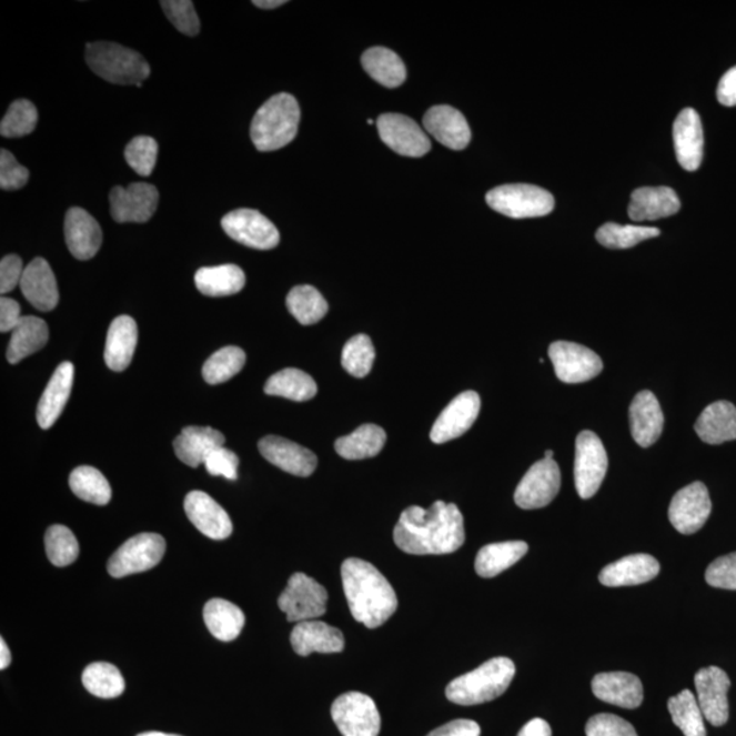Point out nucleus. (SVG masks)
I'll return each mask as SVG.
<instances>
[{
  "label": "nucleus",
  "mask_w": 736,
  "mask_h": 736,
  "mask_svg": "<svg viewBox=\"0 0 736 736\" xmlns=\"http://www.w3.org/2000/svg\"><path fill=\"white\" fill-rule=\"evenodd\" d=\"M394 543L411 555H444L465 542L464 517L457 505L436 501L429 508L406 507L393 532Z\"/></svg>",
  "instance_id": "obj_1"
},
{
  "label": "nucleus",
  "mask_w": 736,
  "mask_h": 736,
  "mask_svg": "<svg viewBox=\"0 0 736 736\" xmlns=\"http://www.w3.org/2000/svg\"><path fill=\"white\" fill-rule=\"evenodd\" d=\"M341 578L353 618L369 629L384 625L396 613V592L384 574L369 562L357 558L344 561Z\"/></svg>",
  "instance_id": "obj_2"
},
{
  "label": "nucleus",
  "mask_w": 736,
  "mask_h": 736,
  "mask_svg": "<svg viewBox=\"0 0 736 736\" xmlns=\"http://www.w3.org/2000/svg\"><path fill=\"white\" fill-rule=\"evenodd\" d=\"M301 108L293 95L279 93L269 99L251 122L250 135L260 152H273L289 145L298 134Z\"/></svg>",
  "instance_id": "obj_3"
},
{
  "label": "nucleus",
  "mask_w": 736,
  "mask_h": 736,
  "mask_svg": "<svg viewBox=\"0 0 736 736\" xmlns=\"http://www.w3.org/2000/svg\"><path fill=\"white\" fill-rule=\"evenodd\" d=\"M516 675L507 657H494L468 674L458 676L446 687L448 702L471 706L493 702L504 694Z\"/></svg>",
  "instance_id": "obj_4"
},
{
  "label": "nucleus",
  "mask_w": 736,
  "mask_h": 736,
  "mask_svg": "<svg viewBox=\"0 0 736 736\" xmlns=\"http://www.w3.org/2000/svg\"><path fill=\"white\" fill-rule=\"evenodd\" d=\"M85 59L95 75L117 85H142L151 75V65L141 53L121 44L88 43Z\"/></svg>",
  "instance_id": "obj_5"
},
{
  "label": "nucleus",
  "mask_w": 736,
  "mask_h": 736,
  "mask_svg": "<svg viewBox=\"0 0 736 736\" xmlns=\"http://www.w3.org/2000/svg\"><path fill=\"white\" fill-rule=\"evenodd\" d=\"M486 201L495 212L512 219L543 218L553 212L555 200L534 184H505L488 191Z\"/></svg>",
  "instance_id": "obj_6"
},
{
  "label": "nucleus",
  "mask_w": 736,
  "mask_h": 736,
  "mask_svg": "<svg viewBox=\"0 0 736 736\" xmlns=\"http://www.w3.org/2000/svg\"><path fill=\"white\" fill-rule=\"evenodd\" d=\"M279 607L289 622L321 618L326 614L327 592L319 582L304 573H295L279 597Z\"/></svg>",
  "instance_id": "obj_7"
},
{
  "label": "nucleus",
  "mask_w": 736,
  "mask_h": 736,
  "mask_svg": "<svg viewBox=\"0 0 736 736\" xmlns=\"http://www.w3.org/2000/svg\"><path fill=\"white\" fill-rule=\"evenodd\" d=\"M164 537L159 534H140L129 538L108 561V573L122 578L130 574L151 571L165 554Z\"/></svg>",
  "instance_id": "obj_8"
},
{
  "label": "nucleus",
  "mask_w": 736,
  "mask_h": 736,
  "mask_svg": "<svg viewBox=\"0 0 736 736\" xmlns=\"http://www.w3.org/2000/svg\"><path fill=\"white\" fill-rule=\"evenodd\" d=\"M608 468V457L603 442L595 433L585 430L576 440L574 482L579 498L589 500L601 488Z\"/></svg>",
  "instance_id": "obj_9"
},
{
  "label": "nucleus",
  "mask_w": 736,
  "mask_h": 736,
  "mask_svg": "<svg viewBox=\"0 0 736 736\" xmlns=\"http://www.w3.org/2000/svg\"><path fill=\"white\" fill-rule=\"evenodd\" d=\"M332 717L343 736H379L381 715L374 699L366 694H341L332 705Z\"/></svg>",
  "instance_id": "obj_10"
},
{
  "label": "nucleus",
  "mask_w": 736,
  "mask_h": 736,
  "mask_svg": "<svg viewBox=\"0 0 736 736\" xmlns=\"http://www.w3.org/2000/svg\"><path fill=\"white\" fill-rule=\"evenodd\" d=\"M548 356L556 376L565 384H583L594 380L603 370L602 359L596 352L568 341H556L550 345Z\"/></svg>",
  "instance_id": "obj_11"
},
{
  "label": "nucleus",
  "mask_w": 736,
  "mask_h": 736,
  "mask_svg": "<svg viewBox=\"0 0 736 736\" xmlns=\"http://www.w3.org/2000/svg\"><path fill=\"white\" fill-rule=\"evenodd\" d=\"M233 241L255 250H272L280 243V232L271 220L253 209H238L221 220Z\"/></svg>",
  "instance_id": "obj_12"
},
{
  "label": "nucleus",
  "mask_w": 736,
  "mask_h": 736,
  "mask_svg": "<svg viewBox=\"0 0 736 736\" xmlns=\"http://www.w3.org/2000/svg\"><path fill=\"white\" fill-rule=\"evenodd\" d=\"M561 488V471L554 460L543 458L532 465L520 482L514 502L524 511L552 504Z\"/></svg>",
  "instance_id": "obj_13"
},
{
  "label": "nucleus",
  "mask_w": 736,
  "mask_h": 736,
  "mask_svg": "<svg viewBox=\"0 0 736 736\" xmlns=\"http://www.w3.org/2000/svg\"><path fill=\"white\" fill-rule=\"evenodd\" d=\"M710 512L708 488L702 482H694L674 495L668 508V518L679 534L693 535L703 528Z\"/></svg>",
  "instance_id": "obj_14"
},
{
  "label": "nucleus",
  "mask_w": 736,
  "mask_h": 736,
  "mask_svg": "<svg viewBox=\"0 0 736 736\" xmlns=\"http://www.w3.org/2000/svg\"><path fill=\"white\" fill-rule=\"evenodd\" d=\"M159 199L153 184L131 183L125 189L117 185L110 194L112 219L119 224L147 223L158 209Z\"/></svg>",
  "instance_id": "obj_15"
},
{
  "label": "nucleus",
  "mask_w": 736,
  "mask_h": 736,
  "mask_svg": "<svg viewBox=\"0 0 736 736\" xmlns=\"http://www.w3.org/2000/svg\"><path fill=\"white\" fill-rule=\"evenodd\" d=\"M381 140L405 158H422L431 151V142L414 119L401 113H384L376 122Z\"/></svg>",
  "instance_id": "obj_16"
},
{
  "label": "nucleus",
  "mask_w": 736,
  "mask_h": 736,
  "mask_svg": "<svg viewBox=\"0 0 736 736\" xmlns=\"http://www.w3.org/2000/svg\"><path fill=\"white\" fill-rule=\"evenodd\" d=\"M697 690V702L702 708L705 720L712 726L722 727L728 722V690L732 687L726 672L719 667H706L699 669L694 678Z\"/></svg>",
  "instance_id": "obj_17"
},
{
  "label": "nucleus",
  "mask_w": 736,
  "mask_h": 736,
  "mask_svg": "<svg viewBox=\"0 0 736 736\" xmlns=\"http://www.w3.org/2000/svg\"><path fill=\"white\" fill-rule=\"evenodd\" d=\"M481 397L476 392L468 391L458 394L436 419L431 429V441L441 445L464 435L474 426L478 412H481Z\"/></svg>",
  "instance_id": "obj_18"
},
{
  "label": "nucleus",
  "mask_w": 736,
  "mask_h": 736,
  "mask_svg": "<svg viewBox=\"0 0 736 736\" xmlns=\"http://www.w3.org/2000/svg\"><path fill=\"white\" fill-rule=\"evenodd\" d=\"M259 448L263 458L291 475L311 476L319 465V458L313 452L281 436H265L260 441Z\"/></svg>",
  "instance_id": "obj_19"
},
{
  "label": "nucleus",
  "mask_w": 736,
  "mask_h": 736,
  "mask_svg": "<svg viewBox=\"0 0 736 736\" xmlns=\"http://www.w3.org/2000/svg\"><path fill=\"white\" fill-rule=\"evenodd\" d=\"M184 512L202 535L213 541H224L233 531L229 513L211 495L191 491L184 500Z\"/></svg>",
  "instance_id": "obj_20"
},
{
  "label": "nucleus",
  "mask_w": 736,
  "mask_h": 736,
  "mask_svg": "<svg viewBox=\"0 0 736 736\" xmlns=\"http://www.w3.org/2000/svg\"><path fill=\"white\" fill-rule=\"evenodd\" d=\"M64 239L74 259L88 261L99 253L103 232L93 215L82 208H71L64 218Z\"/></svg>",
  "instance_id": "obj_21"
},
{
  "label": "nucleus",
  "mask_w": 736,
  "mask_h": 736,
  "mask_svg": "<svg viewBox=\"0 0 736 736\" xmlns=\"http://www.w3.org/2000/svg\"><path fill=\"white\" fill-rule=\"evenodd\" d=\"M424 128L442 145L463 151L471 142V129L465 117L451 105L430 108L423 118Z\"/></svg>",
  "instance_id": "obj_22"
},
{
  "label": "nucleus",
  "mask_w": 736,
  "mask_h": 736,
  "mask_svg": "<svg viewBox=\"0 0 736 736\" xmlns=\"http://www.w3.org/2000/svg\"><path fill=\"white\" fill-rule=\"evenodd\" d=\"M674 145L682 169L697 171L704 158V131L702 119L693 108H686L676 118Z\"/></svg>",
  "instance_id": "obj_23"
},
{
  "label": "nucleus",
  "mask_w": 736,
  "mask_h": 736,
  "mask_svg": "<svg viewBox=\"0 0 736 736\" xmlns=\"http://www.w3.org/2000/svg\"><path fill=\"white\" fill-rule=\"evenodd\" d=\"M293 651L306 657L319 654H340L345 648L343 632L321 621H304L293 627L291 633Z\"/></svg>",
  "instance_id": "obj_24"
},
{
  "label": "nucleus",
  "mask_w": 736,
  "mask_h": 736,
  "mask_svg": "<svg viewBox=\"0 0 736 736\" xmlns=\"http://www.w3.org/2000/svg\"><path fill=\"white\" fill-rule=\"evenodd\" d=\"M592 692L601 702L636 709L644 702V687L638 676L629 673H602L592 679Z\"/></svg>",
  "instance_id": "obj_25"
},
{
  "label": "nucleus",
  "mask_w": 736,
  "mask_h": 736,
  "mask_svg": "<svg viewBox=\"0 0 736 736\" xmlns=\"http://www.w3.org/2000/svg\"><path fill=\"white\" fill-rule=\"evenodd\" d=\"M20 289L27 301L40 311H52L59 303L56 274L44 259H34L26 268Z\"/></svg>",
  "instance_id": "obj_26"
},
{
  "label": "nucleus",
  "mask_w": 736,
  "mask_h": 736,
  "mask_svg": "<svg viewBox=\"0 0 736 736\" xmlns=\"http://www.w3.org/2000/svg\"><path fill=\"white\" fill-rule=\"evenodd\" d=\"M664 415L659 400L649 391L634 397L631 405V429L634 441L642 447H649L661 438Z\"/></svg>",
  "instance_id": "obj_27"
},
{
  "label": "nucleus",
  "mask_w": 736,
  "mask_h": 736,
  "mask_svg": "<svg viewBox=\"0 0 736 736\" xmlns=\"http://www.w3.org/2000/svg\"><path fill=\"white\" fill-rule=\"evenodd\" d=\"M661 572V564L648 554L627 555L603 568L598 579L606 586H632L652 582Z\"/></svg>",
  "instance_id": "obj_28"
},
{
  "label": "nucleus",
  "mask_w": 736,
  "mask_h": 736,
  "mask_svg": "<svg viewBox=\"0 0 736 736\" xmlns=\"http://www.w3.org/2000/svg\"><path fill=\"white\" fill-rule=\"evenodd\" d=\"M74 382V366L70 362L59 364L38 405V423L43 430L56 424L68 404Z\"/></svg>",
  "instance_id": "obj_29"
},
{
  "label": "nucleus",
  "mask_w": 736,
  "mask_h": 736,
  "mask_svg": "<svg viewBox=\"0 0 736 736\" xmlns=\"http://www.w3.org/2000/svg\"><path fill=\"white\" fill-rule=\"evenodd\" d=\"M139 343V327L129 315H121L113 320L108 329L104 359L107 366L112 371H124L133 361Z\"/></svg>",
  "instance_id": "obj_30"
},
{
  "label": "nucleus",
  "mask_w": 736,
  "mask_h": 736,
  "mask_svg": "<svg viewBox=\"0 0 736 736\" xmlns=\"http://www.w3.org/2000/svg\"><path fill=\"white\" fill-rule=\"evenodd\" d=\"M225 436L212 427H185L173 441L177 457L191 468L205 464L209 454L223 447Z\"/></svg>",
  "instance_id": "obj_31"
},
{
  "label": "nucleus",
  "mask_w": 736,
  "mask_h": 736,
  "mask_svg": "<svg viewBox=\"0 0 736 736\" xmlns=\"http://www.w3.org/2000/svg\"><path fill=\"white\" fill-rule=\"evenodd\" d=\"M680 201L669 188H643L634 190L629 205L633 221H651L678 213Z\"/></svg>",
  "instance_id": "obj_32"
},
{
  "label": "nucleus",
  "mask_w": 736,
  "mask_h": 736,
  "mask_svg": "<svg viewBox=\"0 0 736 736\" xmlns=\"http://www.w3.org/2000/svg\"><path fill=\"white\" fill-rule=\"evenodd\" d=\"M696 433L705 444L720 445L736 440V409L728 401L706 406L696 422Z\"/></svg>",
  "instance_id": "obj_33"
},
{
  "label": "nucleus",
  "mask_w": 736,
  "mask_h": 736,
  "mask_svg": "<svg viewBox=\"0 0 736 736\" xmlns=\"http://www.w3.org/2000/svg\"><path fill=\"white\" fill-rule=\"evenodd\" d=\"M203 619L212 636L223 643L236 639L245 624L242 609L224 598L209 601L203 608Z\"/></svg>",
  "instance_id": "obj_34"
},
{
  "label": "nucleus",
  "mask_w": 736,
  "mask_h": 736,
  "mask_svg": "<svg viewBox=\"0 0 736 736\" xmlns=\"http://www.w3.org/2000/svg\"><path fill=\"white\" fill-rule=\"evenodd\" d=\"M48 339H50V331H48L44 320L33 315L22 316L21 322L11 332L8 361L11 364L20 363L34 352L44 349Z\"/></svg>",
  "instance_id": "obj_35"
},
{
  "label": "nucleus",
  "mask_w": 736,
  "mask_h": 736,
  "mask_svg": "<svg viewBox=\"0 0 736 736\" xmlns=\"http://www.w3.org/2000/svg\"><path fill=\"white\" fill-rule=\"evenodd\" d=\"M528 553L525 542H502L487 544L476 555L475 571L483 578H493L507 571Z\"/></svg>",
  "instance_id": "obj_36"
},
{
  "label": "nucleus",
  "mask_w": 736,
  "mask_h": 736,
  "mask_svg": "<svg viewBox=\"0 0 736 736\" xmlns=\"http://www.w3.org/2000/svg\"><path fill=\"white\" fill-rule=\"evenodd\" d=\"M195 286L202 295L211 298L231 296L245 285V274L236 265L201 268L195 273Z\"/></svg>",
  "instance_id": "obj_37"
},
{
  "label": "nucleus",
  "mask_w": 736,
  "mask_h": 736,
  "mask_svg": "<svg viewBox=\"0 0 736 736\" xmlns=\"http://www.w3.org/2000/svg\"><path fill=\"white\" fill-rule=\"evenodd\" d=\"M386 444L385 430L376 424H363L352 434L341 436L334 448L345 460H364L379 456Z\"/></svg>",
  "instance_id": "obj_38"
},
{
  "label": "nucleus",
  "mask_w": 736,
  "mask_h": 736,
  "mask_svg": "<svg viewBox=\"0 0 736 736\" xmlns=\"http://www.w3.org/2000/svg\"><path fill=\"white\" fill-rule=\"evenodd\" d=\"M362 64L374 81L386 88L403 85L406 69L396 52L384 47L370 48L363 53Z\"/></svg>",
  "instance_id": "obj_39"
},
{
  "label": "nucleus",
  "mask_w": 736,
  "mask_h": 736,
  "mask_svg": "<svg viewBox=\"0 0 736 736\" xmlns=\"http://www.w3.org/2000/svg\"><path fill=\"white\" fill-rule=\"evenodd\" d=\"M316 387L313 376L298 369H285L271 376L265 385L269 396L284 397L292 401H309L315 397Z\"/></svg>",
  "instance_id": "obj_40"
},
{
  "label": "nucleus",
  "mask_w": 736,
  "mask_h": 736,
  "mask_svg": "<svg viewBox=\"0 0 736 736\" xmlns=\"http://www.w3.org/2000/svg\"><path fill=\"white\" fill-rule=\"evenodd\" d=\"M69 484L78 498L89 504L104 506L111 501L112 490L105 476L93 466H78L71 472Z\"/></svg>",
  "instance_id": "obj_41"
},
{
  "label": "nucleus",
  "mask_w": 736,
  "mask_h": 736,
  "mask_svg": "<svg viewBox=\"0 0 736 736\" xmlns=\"http://www.w3.org/2000/svg\"><path fill=\"white\" fill-rule=\"evenodd\" d=\"M85 689L99 698H117L125 689L123 675L113 664L98 662L89 664L82 673Z\"/></svg>",
  "instance_id": "obj_42"
},
{
  "label": "nucleus",
  "mask_w": 736,
  "mask_h": 736,
  "mask_svg": "<svg viewBox=\"0 0 736 736\" xmlns=\"http://www.w3.org/2000/svg\"><path fill=\"white\" fill-rule=\"evenodd\" d=\"M286 307L302 325H314L327 314V303L319 290L311 285H299L286 296Z\"/></svg>",
  "instance_id": "obj_43"
},
{
  "label": "nucleus",
  "mask_w": 736,
  "mask_h": 736,
  "mask_svg": "<svg viewBox=\"0 0 736 736\" xmlns=\"http://www.w3.org/2000/svg\"><path fill=\"white\" fill-rule=\"evenodd\" d=\"M668 712L676 727L685 736H706L705 717L696 696L684 690L668 699Z\"/></svg>",
  "instance_id": "obj_44"
},
{
  "label": "nucleus",
  "mask_w": 736,
  "mask_h": 736,
  "mask_svg": "<svg viewBox=\"0 0 736 736\" xmlns=\"http://www.w3.org/2000/svg\"><path fill=\"white\" fill-rule=\"evenodd\" d=\"M245 364V353L239 346H225L218 352H214L208 359L202 367L203 380L211 385L224 384L230 381Z\"/></svg>",
  "instance_id": "obj_45"
},
{
  "label": "nucleus",
  "mask_w": 736,
  "mask_h": 736,
  "mask_svg": "<svg viewBox=\"0 0 736 736\" xmlns=\"http://www.w3.org/2000/svg\"><path fill=\"white\" fill-rule=\"evenodd\" d=\"M661 235L655 226L621 225L606 223L596 232L597 242L607 249H631L634 245Z\"/></svg>",
  "instance_id": "obj_46"
},
{
  "label": "nucleus",
  "mask_w": 736,
  "mask_h": 736,
  "mask_svg": "<svg viewBox=\"0 0 736 736\" xmlns=\"http://www.w3.org/2000/svg\"><path fill=\"white\" fill-rule=\"evenodd\" d=\"M46 552L53 566L64 567L74 564L80 544L68 526L52 525L46 534Z\"/></svg>",
  "instance_id": "obj_47"
},
{
  "label": "nucleus",
  "mask_w": 736,
  "mask_h": 736,
  "mask_svg": "<svg viewBox=\"0 0 736 736\" xmlns=\"http://www.w3.org/2000/svg\"><path fill=\"white\" fill-rule=\"evenodd\" d=\"M375 361L373 341L367 334H356L345 344L341 363L346 373L355 379H364L370 374Z\"/></svg>",
  "instance_id": "obj_48"
},
{
  "label": "nucleus",
  "mask_w": 736,
  "mask_h": 736,
  "mask_svg": "<svg viewBox=\"0 0 736 736\" xmlns=\"http://www.w3.org/2000/svg\"><path fill=\"white\" fill-rule=\"evenodd\" d=\"M38 121L39 113L34 104L28 100H17L9 107L0 123V134L6 139H20L31 134Z\"/></svg>",
  "instance_id": "obj_49"
},
{
  "label": "nucleus",
  "mask_w": 736,
  "mask_h": 736,
  "mask_svg": "<svg viewBox=\"0 0 736 736\" xmlns=\"http://www.w3.org/2000/svg\"><path fill=\"white\" fill-rule=\"evenodd\" d=\"M159 143L152 137L140 135L129 142L124 149L128 164L141 177H149L158 161Z\"/></svg>",
  "instance_id": "obj_50"
},
{
  "label": "nucleus",
  "mask_w": 736,
  "mask_h": 736,
  "mask_svg": "<svg viewBox=\"0 0 736 736\" xmlns=\"http://www.w3.org/2000/svg\"><path fill=\"white\" fill-rule=\"evenodd\" d=\"M172 26L185 36H196L201 31L199 14L190 0H163L160 2Z\"/></svg>",
  "instance_id": "obj_51"
},
{
  "label": "nucleus",
  "mask_w": 736,
  "mask_h": 736,
  "mask_svg": "<svg viewBox=\"0 0 736 736\" xmlns=\"http://www.w3.org/2000/svg\"><path fill=\"white\" fill-rule=\"evenodd\" d=\"M586 736H638L629 722L612 714L592 716L585 727Z\"/></svg>",
  "instance_id": "obj_52"
},
{
  "label": "nucleus",
  "mask_w": 736,
  "mask_h": 736,
  "mask_svg": "<svg viewBox=\"0 0 736 736\" xmlns=\"http://www.w3.org/2000/svg\"><path fill=\"white\" fill-rule=\"evenodd\" d=\"M705 579L714 588L736 591V553L712 562L706 568Z\"/></svg>",
  "instance_id": "obj_53"
},
{
  "label": "nucleus",
  "mask_w": 736,
  "mask_h": 736,
  "mask_svg": "<svg viewBox=\"0 0 736 736\" xmlns=\"http://www.w3.org/2000/svg\"><path fill=\"white\" fill-rule=\"evenodd\" d=\"M29 181V171L18 163L13 153L0 151V188L6 191L20 190Z\"/></svg>",
  "instance_id": "obj_54"
},
{
  "label": "nucleus",
  "mask_w": 736,
  "mask_h": 736,
  "mask_svg": "<svg viewBox=\"0 0 736 736\" xmlns=\"http://www.w3.org/2000/svg\"><path fill=\"white\" fill-rule=\"evenodd\" d=\"M205 468L212 476H223L229 481H236L239 458L226 447L215 448L205 461Z\"/></svg>",
  "instance_id": "obj_55"
},
{
  "label": "nucleus",
  "mask_w": 736,
  "mask_h": 736,
  "mask_svg": "<svg viewBox=\"0 0 736 736\" xmlns=\"http://www.w3.org/2000/svg\"><path fill=\"white\" fill-rule=\"evenodd\" d=\"M23 272H26V268H23L20 256H4L0 262V292H2V295L13 291L17 285L21 284Z\"/></svg>",
  "instance_id": "obj_56"
},
{
  "label": "nucleus",
  "mask_w": 736,
  "mask_h": 736,
  "mask_svg": "<svg viewBox=\"0 0 736 736\" xmlns=\"http://www.w3.org/2000/svg\"><path fill=\"white\" fill-rule=\"evenodd\" d=\"M481 726L474 720L458 719L434 729L427 736H481Z\"/></svg>",
  "instance_id": "obj_57"
},
{
  "label": "nucleus",
  "mask_w": 736,
  "mask_h": 736,
  "mask_svg": "<svg viewBox=\"0 0 736 736\" xmlns=\"http://www.w3.org/2000/svg\"><path fill=\"white\" fill-rule=\"evenodd\" d=\"M22 320L21 307L13 299H0V332H13Z\"/></svg>",
  "instance_id": "obj_58"
},
{
  "label": "nucleus",
  "mask_w": 736,
  "mask_h": 736,
  "mask_svg": "<svg viewBox=\"0 0 736 736\" xmlns=\"http://www.w3.org/2000/svg\"><path fill=\"white\" fill-rule=\"evenodd\" d=\"M717 100L726 107L736 105V65L722 77L717 87Z\"/></svg>",
  "instance_id": "obj_59"
},
{
  "label": "nucleus",
  "mask_w": 736,
  "mask_h": 736,
  "mask_svg": "<svg viewBox=\"0 0 736 736\" xmlns=\"http://www.w3.org/2000/svg\"><path fill=\"white\" fill-rule=\"evenodd\" d=\"M517 736H553V733L552 727H550V724L546 720L536 717V719L526 723L525 726L520 729Z\"/></svg>",
  "instance_id": "obj_60"
},
{
  "label": "nucleus",
  "mask_w": 736,
  "mask_h": 736,
  "mask_svg": "<svg viewBox=\"0 0 736 736\" xmlns=\"http://www.w3.org/2000/svg\"><path fill=\"white\" fill-rule=\"evenodd\" d=\"M11 654L9 646L6 645L4 639L0 638V668L6 669L10 666Z\"/></svg>",
  "instance_id": "obj_61"
},
{
  "label": "nucleus",
  "mask_w": 736,
  "mask_h": 736,
  "mask_svg": "<svg viewBox=\"0 0 736 736\" xmlns=\"http://www.w3.org/2000/svg\"><path fill=\"white\" fill-rule=\"evenodd\" d=\"M253 3L256 8L272 10L280 8V6L285 4L286 2L285 0H255Z\"/></svg>",
  "instance_id": "obj_62"
},
{
  "label": "nucleus",
  "mask_w": 736,
  "mask_h": 736,
  "mask_svg": "<svg viewBox=\"0 0 736 736\" xmlns=\"http://www.w3.org/2000/svg\"><path fill=\"white\" fill-rule=\"evenodd\" d=\"M137 736H182V735H175V734H165V733H159V732H149V733H143Z\"/></svg>",
  "instance_id": "obj_63"
},
{
  "label": "nucleus",
  "mask_w": 736,
  "mask_h": 736,
  "mask_svg": "<svg viewBox=\"0 0 736 736\" xmlns=\"http://www.w3.org/2000/svg\"><path fill=\"white\" fill-rule=\"evenodd\" d=\"M553 457H554L553 451H547L546 454H544V458L546 460H553Z\"/></svg>",
  "instance_id": "obj_64"
}]
</instances>
